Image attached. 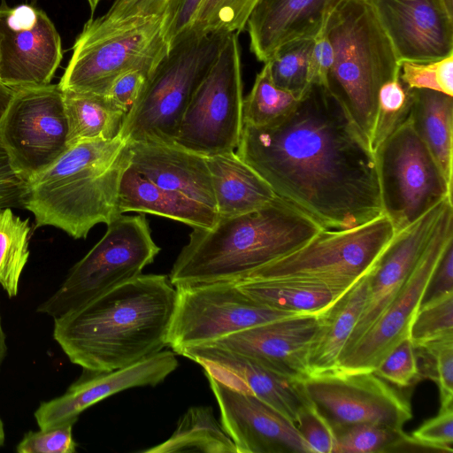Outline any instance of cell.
<instances>
[{
	"mask_svg": "<svg viewBox=\"0 0 453 453\" xmlns=\"http://www.w3.org/2000/svg\"><path fill=\"white\" fill-rule=\"evenodd\" d=\"M236 149L279 197L324 228H352L383 214L374 152L325 86L310 84L273 123L243 124Z\"/></svg>",
	"mask_w": 453,
	"mask_h": 453,
	"instance_id": "1",
	"label": "cell"
},
{
	"mask_svg": "<svg viewBox=\"0 0 453 453\" xmlns=\"http://www.w3.org/2000/svg\"><path fill=\"white\" fill-rule=\"evenodd\" d=\"M175 299L168 276L142 273L54 318L53 337L83 371L124 368L167 346Z\"/></svg>",
	"mask_w": 453,
	"mask_h": 453,
	"instance_id": "2",
	"label": "cell"
},
{
	"mask_svg": "<svg viewBox=\"0 0 453 453\" xmlns=\"http://www.w3.org/2000/svg\"><path fill=\"white\" fill-rule=\"evenodd\" d=\"M324 227L277 197L240 215L219 217L209 228H193L170 272L174 288L236 281L255 269L299 249Z\"/></svg>",
	"mask_w": 453,
	"mask_h": 453,
	"instance_id": "3",
	"label": "cell"
},
{
	"mask_svg": "<svg viewBox=\"0 0 453 453\" xmlns=\"http://www.w3.org/2000/svg\"><path fill=\"white\" fill-rule=\"evenodd\" d=\"M130 159L129 143L119 135L71 145L27 182L22 206L32 212L36 227L50 226L74 239L86 238L96 225L121 215L119 189Z\"/></svg>",
	"mask_w": 453,
	"mask_h": 453,
	"instance_id": "4",
	"label": "cell"
},
{
	"mask_svg": "<svg viewBox=\"0 0 453 453\" xmlns=\"http://www.w3.org/2000/svg\"><path fill=\"white\" fill-rule=\"evenodd\" d=\"M326 31L334 52L326 88L370 146L380 88L399 77L400 58L368 0H336Z\"/></svg>",
	"mask_w": 453,
	"mask_h": 453,
	"instance_id": "5",
	"label": "cell"
},
{
	"mask_svg": "<svg viewBox=\"0 0 453 453\" xmlns=\"http://www.w3.org/2000/svg\"><path fill=\"white\" fill-rule=\"evenodd\" d=\"M228 35L190 28L177 37L127 111L119 136L128 142L173 143L193 95Z\"/></svg>",
	"mask_w": 453,
	"mask_h": 453,
	"instance_id": "6",
	"label": "cell"
},
{
	"mask_svg": "<svg viewBox=\"0 0 453 453\" xmlns=\"http://www.w3.org/2000/svg\"><path fill=\"white\" fill-rule=\"evenodd\" d=\"M395 234L385 214L352 228H323L299 249L239 280H290L346 292L372 269Z\"/></svg>",
	"mask_w": 453,
	"mask_h": 453,
	"instance_id": "7",
	"label": "cell"
},
{
	"mask_svg": "<svg viewBox=\"0 0 453 453\" xmlns=\"http://www.w3.org/2000/svg\"><path fill=\"white\" fill-rule=\"evenodd\" d=\"M160 248L146 218L121 214L101 240L70 270L61 286L37 311L57 318L142 274Z\"/></svg>",
	"mask_w": 453,
	"mask_h": 453,
	"instance_id": "8",
	"label": "cell"
},
{
	"mask_svg": "<svg viewBox=\"0 0 453 453\" xmlns=\"http://www.w3.org/2000/svg\"><path fill=\"white\" fill-rule=\"evenodd\" d=\"M243 98L238 34L231 33L193 95L174 143L205 157L234 150L243 128Z\"/></svg>",
	"mask_w": 453,
	"mask_h": 453,
	"instance_id": "9",
	"label": "cell"
},
{
	"mask_svg": "<svg viewBox=\"0 0 453 453\" xmlns=\"http://www.w3.org/2000/svg\"><path fill=\"white\" fill-rule=\"evenodd\" d=\"M374 155L383 214L395 232L441 200H452V188L409 117L380 144Z\"/></svg>",
	"mask_w": 453,
	"mask_h": 453,
	"instance_id": "10",
	"label": "cell"
},
{
	"mask_svg": "<svg viewBox=\"0 0 453 453\" xmlns=\"http://www.w3.org/2000/svg\"><path fill=\"white\" fill-rule=\"evenodd\" d=\"M175 288L167 346L176 354L188 347L298 314L257 303L234 281L189 284Z\"/></svg>",
	"mask_w": 453,
	"mask_h": 453,
	"instance_id": "11",
	"label": "cell"
},
{
	"mask_svg": "<svg viewBox=\"0 0 453 453\" xmlns=\"http://www.w3.org/2000/svg\"><path fill=\"white\" fill-rule=\"evenodd\" d=\"M68 124L58 84L17 88L0 123V142L27 182L65 152Z\"/></svg>",
	"mask_w": 453,
	"mask_h": 453,
	"instance_id": "12",
	"label": "cell"
},
{
	"mask_svg": "<svg viewBox=\"0 0 453 453\" xmlns=\"http://www.w3.org/2000/svg\"><path fill=\"white\" fill-rule=\"evenodd\" d=\"M170 46L163 16L102 38H76L58 86L63 91L107 96L114 80L127 71L141 69L150 74Z\"/></svg>",
	"mask_w": 453,
	"mask_h": 453,
	"instance_id": "13",
	"label": "cell"
},
{
	"mask_svg": "<svg viewBox=\"0 0 453 453\" xmlns=\"http://www.w3.org/2000/svg\"><path fill=\"white\" fill-rule=\"evenodd\" d=\"M452 242L453 203H448L427 247L405 283L370 329L340 357L332 372H373L403 339L410 337L411 326L428 281Z\"/></svg>",
	"mask_w": 453,
	"mask_h": 453,
	"instance_id": "14",
	"label": "cell"
},
{
	"mask_svg": "<svg viewBox=\"0 0 453 453\" xmlns=\"http://www.w3.org/2000/svg\"><path fill=\"white\" fill-rule=\"evenodd\" d=\"M303 385L334 433L363 423L403 431L412 418L408 397L373 372L312 375Z\"/></svg>",
	"mask_w": 453,
	"mask_h": 453,
	"instance_id": "15",
	"label": "cell"
},
{
	"mask_svg": "<svg viewBox=\"0 0 453 453\" xmlns=\"http://www.w3.org/2000/svg\"><path fill=\"white\" fill-rule=\"evenodd\" d=\"M63 57L59 34L42 10L0 4V81L14 88L50 84Z\"/></svg>",
	"mask_w": 453,
	"mask_h": 453,
	"instance_id": "16",
	"label": "cell"
},
{
	"mask_svg": "<svg viewBox=\"0 0 453 453\" xmlns=\"http://www.w3.org/2000/svg\"><path fill=\"white\" fill-rule=\"evenodd\" d=\"M448 203H453L452 200H441L411 225L395 232L368 273L367 300L341 356L370 329L405 283L427 247Z\"/></svg>",
	"mask_w": 453,
	"mask_h": 453,
	"instance_id": "17",
	"label": "cell"
},
{
	"mask_svg": "<svg viewBox=\"0 0 453 453\" xmlns=\"http://www.w3.org/2000/svg\"><path fill=\"white\" fill-rule=\"evenodd\" d=\"M237 453H312L296 426L256 396L204 373Z\"/></svg>",
	"mask_w": 453,
	"mask_h": 453,
	"instance_id": "18",
	"label": "cell"
},
{
	"mask_svg": "<svg viewBox=\"0 0 453 453\" xmlns=\"http://www.w3.org/2000/svg\"><path fill=\"white\" fill-rule=\"evenodd\" d=\"M318 326L319 314H297L204 344L235 352L273 372L303 380L309 377L308 354Z\"/></svg>",
	"mask_w": 453,
	"mask_h": 453,
	"instance_id": "19",
	"label": "cell"
},
{
	"mask_svg": "<svg viewBox=\"0 0 453 453\" xmlns=\"http://www.w3.org/2000/svg\"><path fill=\"white\" fill-rule=\"evenodd\" d=\"M178 360L171 350H161L133 365L111 372L84 371L65 393L40 404L35 418L40 429L75 420L88 407L120 391L135 387H154L176 370Z\"/></svg>",
	"mask_w": 453,
	"mask_h": 453,
	"instance_id": "20",
	"label": "cell"
},
{
	"mask_svg": "<svg viewBox=\"0 0 453 453\" xmlns=\"http://www.w3.org/2000/svg\"><path fill=\"white\" fill-rule=\"evenodd\" d=\"M400 58L431 61L453 54V16L441 0H368Z\"/></svg>",
	"mask_w": 453,
	"mask_h": 453,
	"instance_id": "21",
	"label": "cell"
},
{
	"mask_svg": "<svg viewBox=\"0 0 453 453\" xmlns=\"http://www.w3.org/2000/svg\"><path fill=\"white\" fill-rule=\"evenodd\" d=\"M178 355L200 365L204 373L260 399L296 426L300 409L311 400L303 380L273 372L250 358L209 344L183 349Z\"/></svg>",
	"mask_w": 453,
	"mask_h": 453,
	"instance_id": "22",
	"label": "cell"
},
{
	"mask_svg": "<svg viewBox=\"0 0 453 453\" xmlns=\"http://www.w3.org/2000/svg\"><path fill=\"white\" fill-rule=\"evenodd\" d=\"M130 167L156 185L179 192L216 211L206 157L176 143L128 142Z\"/></svg>",
	"mask_w": 453,
	"mask_h": 453,
	"instance_id": "23",
	"label": "cell"
},
{
	"mask_svg": "<svg viewBox=\"0 0 453 453\" xmlns=\"http://www.w3.org/2000/svg\"><path fill=\"white\" fill-rule=\"evenodd\" d=\"M335 0H259L246 29L250 51L263 63L284 43L314 36Z\"/></svg>",
	"mask_w": 453,
	"mask_h": 453,
	"instance_id": "24",
	"label": "cell"
},
{
	"mask_svg": "<svg viewBox=\"0 0 453 453\" xmlns=\"http://www.w3.org/2000/svg\"><path fill=\"white\" fill-rule=\"evenodd\" d=\"M118 209L120 214L128 211L150 213L177 220L192 228L211 227L219 218L211 208L156 185L130 166L120 180Z\"/></svg>",
	"mask_w": 453,
	"mask_h": 453,
	"instance_id": "25",
	"label": "cell"
},
{
	"mask_svg": "<svg viewBox=\"0 0 453 453\" xmlns=\"http://www.w3.org/2000/svg\"><path fill=\"white\" fill-rule=\"evenodd\" d=\"M368 273L331 307L319 314V326L308 354L309 376L332 372L336 369L367 300Z\"/></svg>",
	"mask_w": 453,
	"mask_h": 453,
	"instance_id": "26",
	"label": "cell"
},
{
	"mask_svg": "<svg viewBox=\"0 0 453 453\" xmlns=\"http://www.w3.org/2000/svg\"><path fill=\"white\" fill-rule=\"evenodd\" d=\"M219 217L257 210L278 196L269 184L233 150L206 157Z\"/></svg>",
	"mask_w": 453,
	"mask_h": 453,
	"instance_id": "27",
	"label": "cell"
},
{
	"mask_svg": "<svg viewBox=\"0 0 453 453\" xmlns=\"http://www.w3.org/2000/svg\"><path fill=\"white\" fill-rule=\"evenodd\" d=\"M409 118L441 170L453 182V96L430 89H410Z\"/></svg>",
	"mask_w": 453,
	"mask_h": 453,
	"instance_id": "28",
	"label": "cell"
},
{
	"mask_svg": "<svg viewBox=\"0 0 453 453\" xmlns=\"http://www.w3.org/2000/svg\"><path fill=\"white\" fill-rule=\"evenodd\" d=\"M68 124V147L92 140H112L119 135L127 111L108 96L62 90Z\"/></svg>",
	"mask_w": 453,
	"mask_h": 453,
	"instance_id": "29",
	"label": "cell"
},
{
	"mask_svg": "<svg viewBox=\"0 0 453 453\" xmlns=\"http://www.w3.org/2000/svg\"><path fill=\"white\" fill-rule=\"evenodd\" d=\"M234 282L257 303L298 314H320L347 292L290 280H245Z\"/></svg>",
	"mask_w": 453,
	"mask_h": 453,
	"instance_id": "30",
	"label": "cell"
},
{
	"mask_svg": "<svg viewBox=\"0 0 453 453\" xmlns=\"http://www.w3.org/2000/svg\"><path fill=\"white\" fill-rule=\"evenodd\" d=\"M142 453H237L211 406H193L179 418L172 435Z\"/></svg>",
	"mask_w": 453,
	"mask_h": 453,
	"instance_id": "31",
	"label": "cell"
},
{
	"mask_svg": "<svg viewBox=\"0 0 453 453\" xmlns=\"http://www.w3.org/2000/svg\"><path fill=\"white\" fill-rule=\"evenodd\" d=\"M29 220L11 208L0 209V285L10 297L18 294L19 282L29 257Z\"/></svg>",
	"mask_w": 453,
	"mask_h": 453,
	"instance_id": "32",
	"label": "cell"
},
{
	"mask_svg": "<svg viewBox=\"0 0 453 453\" xmlns=\"http://www.w3.org/2000/svg\"><path fill=\"white\" fill-rule=\"evenodd\" d=\"M300 98L275 85L270 65L265 62L250 92L243 98V124L260 127L273 123L289 113Z\"/></svg>",
	"mask_w": 453,
	"mask_h": 453,
	"instance_id": "33",
	"label": "cell"
},
{
	"mask_svg": "<svg viewBox=\"0 0 453 453\" xmlns=\"http://www.w3.org/2000/svg\"><path fill=\"white\" fill-rule=\"evenodd\" d=\"M168 0H113L106 12L89 19L77 38L93 40L136 27L163 15Z\"/></svg>",
	"mask_w": 453,
	"mask_h": 453,
	"instance_id": "34",
	"label": "cell"
},
{
	"mask_svg": "<svg viewBox=\"0 0 453 453\" xmlns=\"http://www.w3.org/2000/svg\"><path fill=\"white\" fill-rule=\"evenodd\" d=\"M313 37H301L284 43L267 61L275 85L298 97L310 85L307 73Z\"/></svg>",
	"mask_w": 453,
	"mask_h": 453,
	"instance_id": "35",
	"label": "cell"
},
{
	"mask_svg": "<svg viewBox=\"0 0 453 453\" xmlns=\"http://www.w3.org/2000/svg\"><path fill=\"white\" fill-rule=\"evenodd\" d=\"M334 453H374L402 451L411 436L403 431L363 423L335 432Z\"/></svg>",
	"mask_w": 453,
	"mask_h": 453,
	"instance_id": "36",
	"label": "cell"
},
{
	"mask_svg": "<svg viewBox=\"0 0 453 453\" xmlns=\"http://www.w3.org/2000/svg\"><path fill=\"white\" fill-rule=\"evenodd\" d=\"M258 1L203 0L191 28L202 34H239Z\"/></svg>",
	"mask_w": 453,
	"mask_h": 453,
	"instance_id": "37",
	"label": "cell"
},
{
	"mask_svg": "<svg viewBox=\"0 0 453 453\" xmlns=\"http://www.w3.org/2000/svg\"><path fill=\"white\" fill-rule=\"evenodd\" d=\"M411 92L399 77L386 81L378 95L377 112L370 141L374 152L380 144L409 117Z\"/></svg>",
	"mask_w": 453,
	"mask_h": 453,
	"instance_id": "38",
	"label": "cell"
},
{
	"mask_svg": "<svg viewBox=\"0 0 453 453\" xmlns=\"http://www.w3.org/2000/svg\"><path fill=\"white\" fill-rule=\"evenodd\" d=\"M399 79L408 89H430L453 96V54L431 61L402 59Z\"/></svg>",
	"mask_w": 453,
	"mask_h": 453,
	"instance_id": "39",
	"label": "cell"
},
{
	"mask_svg": "<svg viewBox=\"0 0 453 453\" xmlns=\"http://www.w3.org/2000/svg\"><path fill=\"white\" fill-rule=\"evenodd\" d=\"M452 334L453 293L419 307L410 331V339L414 348Z\"/></svg>",
	"mask_w": 453,
	"mask_h": 453,
	"instance_id": "40",
	"label": "cell"
},
{
	"mask_svg": "<svg viewBox=\"0 0 453 453\" xmlns=\"http://www.w3.org/2000/svg\"><path fill=\"white\" fill-rule=\"evenodd\" d=\"M414 349H418L426 360V376L434 380L438 386L440 409L453 406V334Z\"/></svg>",
	"mask_w": 453,
	"mask_h": 453,
	"instance_id": "41",
	"label": "cell"
},
{
	"mask_svg": "<svg viewBox=\"0 0 453 453\" xmlns=\"http://www.w3.org/2000/svg\"><path fill=\"white\" fill-rule=\"evenodd\" d=\"M382 380L397 387L411 386L420 375L414 346L403 339L373 371Z\"/></svg>",
	"mask_w": 453,
	"mask_h": 453,
	"instance_id": "42",
	"label": "cell"
},
{
	"mask_svg": "<svg viewBox=\"0 0 453 453\" xmlns=\"http://www.w3.org/2000/svg\"><path fill=\"white\" fill-rule=\"evenodd\" d=\"M76 421L71 420L61 425L29 431L17 445L19 453H73L77 443L73 438V426Z\"/></svg>",
	"mask_w": 453,
	"mask_h": 453,
	"instance_id": "43",
	"label": "cell"
},
{
	"mask_svg": "<svg viewBox=\"0 0 453 453\" xmlns=\"http://www.w3.org/2000/svg\"><path fill=\"white\" fill-rule=\"evenodd\" d=\"M296 426L312 453H334L335 433L311 401L300 409Z\"/></svg>",
	"mask_w": 453,
	"mask_h": 453,
	"instance_id": "44",
	"label": "cell"
},
{
	"mask_svg": "<svg viewBox=\"0 0 453 453\" xmlns=\"http://www.w3.org/2000/svg\"><path fill=\"white\" fill-rule=\"evenodd\" d=\"M411 438L429 450L453 451V406L440 409L439 413L417 428Z\"/></svg>",
	"mask_w": 453,
	"mask_h": 453,
	"instance_id": "45",
	"label": "cell"
},
{
	"mask_svg": "<svg viewBox=\"0 0 453 453\" xmlns=\"http://www.w3.org/2000/svg\"><path fill=\"white\" fill-rule=\"evenodd\" d=\"M331 7L313 37V44L308 62L307 79L309 84H318L325 87L327 84V78L334 58L333 47L326 31V19Z\"/></svg>",
	"mask_w": 453,
	"mask_h": 453,
	"instance_id": "46",
	"label": "cell"
},
{
	"mask_svg": "<svg viewBox=\"0 0 453 453\" xmlns=\"http://www.w3.org/2000/svg\"><path fill=\"white\" fill-rule=\"evenodd\" d=\"M203 0H168L163 13V30L171 43L190 29Z\"/></svg>",
	"mask_w": 453,
	"mask_h": 453,
	"instance_id": "47",
	"label": "cell"
},
{
	"mask_svg": "<svg viewBox=\"0 0 453 453\" xmlns=\"http://www.w3.org/2000/svg\"><path fill=\"white\" fill-rule=\"evenodd\" d=\"M27 182L13 168L0 142V209L23 205Z\"/></svg>",
	"mask_w": 453,
	"mask_h": 453,
	"instance_id": "48",
	"label": "cell"
},
{
	"mask_svg": "<svg viewBox=\"0 0 453 453\" xmlns=\"http://www.w3.org/2000/svg\"><path fill=\"white\" fill-rule=\"evenodd\" d=\"M453 293V242L444 250L426 288L420 306Z\"/></svg>",
	"mask_w": 453,
	"mask_h": 453,
	"instance_id": "49",
	"label": "cell"
},
{
	"mask_svg": "<svg viewBox=\"0 0 453 453\" xmlns=\"http://www.w3.org/2000/svg\"><path fill=\"white\" fill-rule=\"evenodd\" d=\"M150 73L144 70L127 71L112 82L107 96L119 106L128 111L142 91Z\"/></svg>",
	"mask_w": 453,
	"mask_h": 453,
	"instance_id": "50",
	"label": "cell"
},
{
	"mask_svg": "<svg viewBox=\"0 0 453 453\" xmlns=\"http://www.w3.org/2000/svg\"><path fill=\"white\" fill-rule=\"evenodd\" d=\"M17 88L0 81V123L16 93Z\"/></svg>",
	"mask_w": 453,
	"mask_h": 453,
	"instance_id": "51",
	"label": "cell"
},
{
	"mask_svg": "<svg viewBox=\"0 0 453 453\" xmlns=\"http://www.w3.org/2000/svg\"><path fill=\"white\" fill-rule=\"evenodd\" d=\"M7 351L5 343V334L2 328L1 317H0V365L3 362Z\"/></svg>",
	"mask_w": 453,
	"mask_h": 453,
	"instance_id": "52",
	"label": "cell"
},
{
	"mask_svg": "<svg viewBox=\"0 0 453 453\" xmlns=\"http://www.w3.org/2000/svg\"><path fill=\"white\" fill-rule=\"evenodd\" d=\"M448 12L453 16V0H441Z\"/></svg>",
	"mask_w": 453,
	"mask_h": 453,
	"instance_id": "53",
	"label": "cell"
},
{
	"mask_svg": "<svg viewBox=\"0 0 453 453\" xmlns=\"http://www.w3.org/2000/svg\"><path fill=\"white\" fill-rule=\"evenodd\" d=\"M90 8L91 15L93 17V13L96 11L98 4L101 0H87Z\"/></svg>",
	"mask_w": 453,
	"mask_h": 453,
	"instance_id": "54",
	"label": "cell"
},
{
	"mask_svg": "<svg viewBox=\"0 0 453 453\" xmlns=\"http://www.w3.org/2000/svg\"><path fill=\"white\" fill-rule=\"evenodd\" d=\"M4 442V425L0 418V447L3 446Z\"/></svg>",
	"mask_w": 453,
	"mask_h": 453,
	"instance_id": "55",
	"label": "cell"
}]
</instances>
